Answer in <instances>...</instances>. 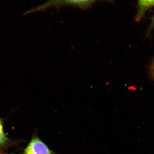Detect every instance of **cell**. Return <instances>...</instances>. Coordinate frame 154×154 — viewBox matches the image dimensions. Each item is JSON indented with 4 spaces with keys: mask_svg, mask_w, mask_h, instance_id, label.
Wrapping results in <instances>:
<instances>
[{
    "mask_svg": "<svg viewBox=\"0 0 154 154\" xmlns=\"http://www.w3.org/2000/svg\"><path fill=\"white\" fill-rule=\"evenodd\" d=\"M152 25H153V27H154V19H153V24H152Z\"/></svg>",
    "mask_w": 154,
    "mask_h": 154,
    "instance_id": "obj_6",
    "label": "cell"
},
{
    "mask_svg": "<svg viewBox=\"0 0 154 154\" xmlns=\"http://www.w3.org/2000/svg\"><path fill=\"white\" fill-rule=\"evenodd\" d=\"M149 69L151 74L154 78V62L152 63Z\"/></svg>",
    "mask_w": 154,
    "mask_h": 154,
    "instance_id": "obj_5",
    "label": "cell"
},
{
    "mask_svg": "<svg viewBox=\"0 0 154 154\" xmlns=\"http://www.w3.org/2000/svg\"><path fill=\"white\" fill-rule=\"evenodd\" d=\"M14 144V142L4 132V119L0 117V148H6Z\"/></svg>",
    "mask_w": 154,
    "mask_h": 154,
    "instance_id": "obj_4",
    "label": "cell"
},
{
    "mask_svg": "<svg viewBox=\"0 0 154 154\" xmlns=\"http://www.w3.org/2000/svg\"><path fill=\"white\" fill-rule=\"evenodd\" d=\"M138 11L135 17L136 21H140L148 9L154 5V0H137Z\"/></svg>",
    "mask_w": 154,
    "mask_h": 154,
    "instance_id": "obj_3",
    "label": "cell"
},
{
    "mask_svg": "<svg viewBox=\"0 0 154 154\" xmlns=\"http://www.w3.org/2000/svg\"><path fill=\"white\" fill-rule=\"evenodd\" d=\"M110 2V0H47L45 2L26 11L24 15L44 12L48 9L55 8L59 9L65 6H72L79 8L85 10L92 7L99 1Z\"/></svg>",
    "mask_w": 154,
    "mask_h": 154,
    "instance_id": "obj_1",
    "label": "cell"
},
{
    "mask_svg": "<svg viewBox=\"0 0 154 154\" xmlns=\"http://www.w3.org/2000/svg\"></svg>",
    "mask_w": 154,
    "mask_h": 154,
    "instance_id": "obj_7",
    "label": "cell"
},
{
    "mask_svg": "<svg viewBox=\"0 0 154 154\" xmlns=\"http://www.w3.org/2000/svg\"><path fill=\"white\" fill-rule=\"evenodd\" d=\"M23 154H58L51 150L36 135L31 138Z\"/></svg>",
    "mask_w": 154,
    "mask_h": 154,
    "instance_id": "obj_2",
    "label": "cell"
}]
</instances>
